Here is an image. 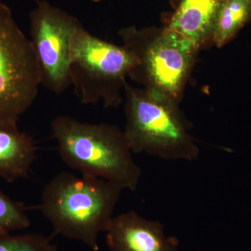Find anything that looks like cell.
I'll use <instances>...</instances> for the list:
<instances>
[{"label": "cell", "mask_w": 251, "mask_h": 251, "mask_svg": "<svg viewBox=\"0 0 251 251\" xmlns=\"http://www.w3.org/2000/svg\"><path fill=\"white\" fill-rule=\"evenodd\" d=\"M123 190L92 176L62 172L46 185L41 210L54 232L98 251V238L105 232Z\"/></svg>", "instance_id": "2"}, {"label": "cell", "mask_w": 251, "mask_h": 251, "mask_svg": "<svg viewBox=\"0 0 251 251\" xmlns=\"http://www.w3.org/2000/svg\"><path fill=\"white\" fill-rule=\"evenodd\" d=\"M90 1H92V2L94 3H98L100 2V1H103V0H90Z\"/></svg>", "instance_id": "14"}, {"label": "cell", "mask_w": 251, "mask_h": 251, "mask_svg": "<svg viewBox=\"0 0 251 251\" xmlns=\"http://www.w3.org/2000/svg\"><path fill=\"white\" fill-rule=\"evenodd\" d=\"M119 35L138 61L128 77L179 103L200 50L167 26H130L120 29Z\"/></svg>", "instance_id": "4"}, {"label": "cell", "mask_w": 251, "mask_h": 251, "mask_svg": "<svg viewBox=\"0 0 251 251\" xmlns=\"http://www.w3.org/2000/svg\"><path fill=\"white\" fill-rule=\"evenodd\" d=\"M36 158L34 140L17 123L0 125V178L14 183L27 177Z\"/></svg>", "instance_id": "10"}, {"label": "cell", "mask_w": 251, "mask_h": 251, "mask_svg": "<svg viewBox=\"0 0 251 251\" xmlns=\"http://www.w3.org/2000/svg\"><path fill=\"white\" fill-rule=\"evenodd\" d=\"M51 132L62 161L84 176L100 178L122 190L135 191L142 171L124 130L108 124L79 121L59 115Z\"/></svg>", "instance_id": "1"}, {"label": "cell", "mask_w": 251, "mask_h": 251, "mask_svg": "<svg viewBox=\"0 0 251 251\" xmlns=\"http://www.w3.org/2000/svg\"><path fill=\"white\" fill-rule=\"evenodd\" d=\"M224 0H179L166 25L201 50L211 44L213 29Z\"/></svg>", "instance_id": "9"}, {"label": "cell", "mask_w": 251, "mask_h": 251, "mask_svg": "<svg viewBox=\"0 0 251 251\" xmlns=\"http://www.w3.org/2000/svg\"><path fill=\"white\" fill-rule=\"evenodd\" d=\"M137 64L135 56L125 46L102 40L84 26L73 36L69 77L82 103L118 106L126 78Z\"/></svg>", "instance_id": "5"}, {"label": "cell", "mask_w": 251, "mask_h": 251, "mask_svg": "<svg viewBox=\"0 0 251 251\" xmlns=\"http://www.w3.org/2000/svg\"><path fill=\"white\" fill-rule=\"evenodd\" d=\"M105 232L110 251H179V241L167 237L161 223L135 211L113 216Z\"/></svg>", "instance_id": "8"}, {"label": "cell", "mask_w": 251, "mask_h": 251, "mask_svg": "<svg viewBox=\"0 0 251 251\" xmlns=\"http://www.w3.org/2000/svg\"><path fill=\"white\" fill-rule=\"evenodd\" d=\"M40 67L30 39L0 1V125L18 123L39 93Z\"/></svg>", "instance_id": "6"}, {"label": "cell", "mask_w": 251, "mask_h": 251, "mask_svg": "<svg viewBox=\"0 0 251 251\" xmlns=\"http://www.w3.org/2000/svg\"><path fill=\"white\" fill-rule=\"evenodd\" d=\"M31 42L40 67L41 85L57 94L71 85L69 69L73 36L83 27L67 11L38 0L29 14Z\"/></svg>", "instance_id": "7"}, {"label": "cell", "mask_w": 251, "mask_h": 251, "mask_svg": "<svg viewBox=\"0 0 251 251\" xmlns=\"http://www.w3.org/2000/svg\"><path fill=\"white\" fill-rule=\"evenodd\" d=\"M0 251H57V248L41 234L0 233Z\"/></svg>", "instance_id": "13"}, {"label": "cell", "mask_w": 251, "mask_h": 251, "mask_svg": "<svg viewBox=\"0 0 251 251\" xmlns=\"http://www.w3.org/2000/svg\"><path fill=\"white\" fill-rule=\"evenodd\" d=\"M251 23V0H224L213 29L211 44L222 48Z\"/></svg>", "instance_id": "11"}, {"label": "cell", "mask_w": 251, "mask_h": 251, "mask_svg": "<svg viewBox=\"0 0 251 251\" xmlns=\"http://www.w3.org/2000/svg\"><path fill=\"white\" fill-rule=\"evenodd\" d=\"M126 138L133 153L171 161H192L200 148L179 103L157 91L126 82Z\"/></svg>", "instance_id": "3"}, {"label": "cell", "mask_w": 251, "mask_h": 251, "mask_svg": "<svg viewBox=\"0 0 251 251\" xmlns=\"http://www.w3.org/2000/svg\"><path fill=\"white\" fill-rule=\"evenodd\" d=\"M31 221L22 203L0 191V233H12L30 226Z\"/></svg>", "instance_id": "12"}]
</instances>
